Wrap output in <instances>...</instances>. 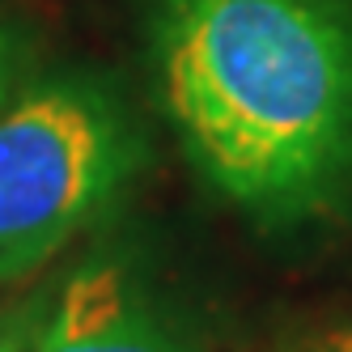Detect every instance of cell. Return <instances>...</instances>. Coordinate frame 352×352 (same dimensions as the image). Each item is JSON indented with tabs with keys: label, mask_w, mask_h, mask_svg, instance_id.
I'll use <instances>...</instances> for the list:
<instances>
[{
	"label": "cell",
	"mask_w": 352,
	"mask_h": 352,
	"mask_svg": "<svg viewBox=\"0 0 352 352\" xmlns=\"http://www.w3.org/2000/svg\"><path fill=\"white\" fill-rule=\"evenodd\" d=\"M123 179V132L102 98L47 85L0 107V280L52 263Z\"/></svg>",
	"instance_id": "2"
},
{
	"label": "cell",
	"mask_w": 352,
	"mask_h": 352,
	"mask_svg": "<svg viewBox=\"0 0 352 352\" xmlns=\"http://www.w3.org/2000/svg\"><path fill=\"white\" fill-rule=\"evenodd\" d=\"M157 64L187 148L238 204L314 208L348 174V0H162Z\"/></svg>",
	"instance_id": "1"
},
{
	"label": "cell",
	"mask_w": 352,
	"mask_h": 352,
	"mask_svg": "<svg viewBox=\"0 0 352 352\" xmlns=\"http://www.w3.org/2000/svg\"><path fill=\"white\" fill-rule=\"evenodd\" d=\"M318 352H352V322L348 327H340V331H331L322 344H318Z\"/></svg>",
	"instance_id": "5"
},
{
	"label": "cell",
	"mask_w": 352,
	"mask_h": 352,
	"mask_svg": "<svg viewBox=\"0 0 352 352\" xmlns=\"http://www.w3.org/2000/svg\"><path fill=\"white\" fill-rule=\"evenodd\" d=\"M13 64H17L13 38L0 34V107H5V94H9V81H13Z\"/></svg>",
	"instance_id": "4"
},
{
	"label": "cell",
	"mask_w": 352,
	"mask_h": 352,
	"mask_svg": "<svg viewBox=\"0 0 352 352\" xmlns=\"http://www.w3.org/2000/svg\"><path fill=\"white\" fill-rule=\"evenodd\" d=\"M0 352H195L119 263L68 276L52 306Z\"/></svg>",
	"instance_id": "3"
}]
</instances>
